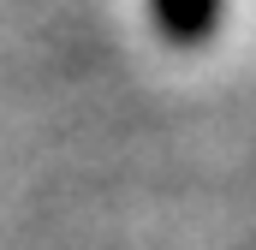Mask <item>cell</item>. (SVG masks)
<instances>
[{"mask_svg": "<svg viewBox=\"0 0 256 250\" xmlns=\"http://www.w3.org/2000/svg\"><path fill=\"white\" fill-rule=\"evenodd\" d=\"M155 18H161V30L173 36V42H202L208 30H214V18H220V0H155Z\"/></svg>", "mask_w": 256, "mask_h": 250, "instance_id": "obj_1", "label": "cell"}]
</instances>
